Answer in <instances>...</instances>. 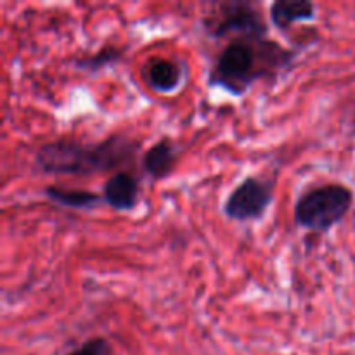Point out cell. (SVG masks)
Segmentation results:
<instances>
[{
  "mask_svg": "<svg viewBox=\"0 0 355 355\" xmlns=\"http://www.w3.org/2000/svg\"><path fill=\"white\" fill-rule=\"evenodd\" d=\"M298 51L272 38H231L211 62L207 85L243 97L257 82H276L290 71Z\"/></svg>",
  "mask_w": 355,
  "mask_h": 355,
  "instance_id": "6da1fadb",
  "label": "cell"
},
{
  "mask_svg": "<svg viewBox=\"0 0 355 355\" xmlns=\"http://www.w3.org/2000/svg\"><path fill=\"white\" fill-rule=\"evenodd\" d=\"M142 144L127 134H111L99 142L55 139L37 149L33 165L45 175L89 177L120 172L134 165Z\"/></svg>",
  "mask_w": 355,
  "mask_h": 355,
  "instance_id": "7a4b0ae2",
  "label": "cell"
},
{
  "mask_svg": "<svg viewBox=\"0 0 355 355\" xmlns=\"http://www.w3.org/2000/svg\"><path fill=\"white\" fill-rule=\"evenodd\" d=\"M354 201V191L345 184H321L298 196L293 207V220L305 231L326 234L349 215Z\"/></svg>",
  "mask_w": 355,
  "mask_h": 355,
  "instance_id": "3957f363",
  "label": "cell"
},
{
  "mask_svg": "<svg viewBox=\"0 0 355 355\" xmlns=\"http://www.w3.org/2000/svg\"><path fill=\"white\" fill-rule=\"evenodd\" d=\"M201 30L211 40L234 38H267L269 26L259 7L245 0L210 3L201 17Z\"/></svg>",
  "mask_w": 355,
  "mask_h": 355,
  "instance_id": "277c9868",
  "label": "cell"
},
{
  "mask_svg": "<svg viewBox=\"0 0 355 355\" xmlns=\"http://www.w3.org/2000/svg\"><path fill=\"white\" fill-rule=\"evenodd\" d=\"M276 198V180L248 175L229 193L222 205L225 218L239 224L257 222L266 217Z\"/></svg>",
  "mask_w": 355,
  "mask_h": 355,
  "instance_id": "5b68a950",
  "label": "cell"
},
{
  "mask_svg": "<svg viewBox=\"0 0 355 355\" xmlns=\"http://www.w3.org/2000/svg\"><path fill=\"white\" fill-rule=\"evenodd\" d=\"M187 68L184 62L168 58H149L142 68L146 85L156 94L172 96L186 82Z\"/></svg>",
  "mask_w": 355,
  "mask_h": 355,
  "instance_id": "8992f818",
  "label": "cell"
},
{
  "mask_svg": "<svg viewBox=\"0 0 355 355\" xmlns=\"http://www.w3.org/2000/svg\"><path fill=\"white\" fill-rule=\"evenodd\" d=\"M103 200L113 211H134L141 201V180L130 170L111 173L103 184Z\"/></svg>",
  "mask_w": 355,
  "mask_h": 355,
  "instance_id": "52a82bcc",
  "label": "cell"
},
{
  "mask_svg": "<svg viewBox=\"0 0 355 355\" xmlns=\"http://www.w3.org/2000/svg\"><path fill=\"white\" fill-rule=\"evenodd\" d=\"M180 158V146L172 137L165 135L156 141L151 148L142 153L141 168L151 180L166 179L175 170L177 162Z\"/></svg>",
  "mask_w": 355,
  "mask_h": 355,
  "instance_id": "ba28073f",
  "label": "cell"
},
{
  "mask_svg": "<svg viewBox=\"0 0 355 355\" xmlns=\"http://www.w3.org/2000/svg\"><path fill=\"white\" fill-rule=\"evenodd\" d=\"M318 17V6L311 0H276L269 7V21L276 30L286 31L297 23H311Z\"/></svg>",
  "mask_w": 355,
  "mask_h": 355,
  "instance_id": "9c48e42d",
  "label": "cell"
},
{
  "mask_svg": "<svg viewBox=\"0 0 355 355\" xmlns=\"http://www.w3.org/2000/svg\"><path fill=\"white\" fill-rule=\"evenodd\" d=\"M45 200L55 207L66 208L73 211H90L104 203L103 194H97L89 189H68L61 186H47L42 191Z\"/></svg>",
  "mask_w": 355,
  "mask_h": 355,
  "instance_id": "30bf717a",
  "label": "cell"
},
{
  "mask_svg": "<svg viewBox=\"0 0 355 355\" xmlns=\"http://www.w3.org/2000/svg\"><path fill=\"white\" fill-rule=\"evenodd\" d=\"M123 47H120V45H104V47H101L99 51L94 52V54L78 55L76 59H73V66H75L78 71L96 75V73L103 71L104 68L116 66L118 62L123 61Z\"/></svg>",
  "mask_w": 355,
  "mask_h": 355,
  "instance_id": "8fae6325",
  "label": "cell"
},
{
  "mask_svg": "<svg viewBox=\"0 0 355 355\" xmlns=\"http://www.w3.org/2000/svg\"><path fill=\"white\" fill-rule=\"evenodd\" d=\"M64 355H114V349L106 336H92Z\"/></svg>",
  "mask_w": 355,
  "mask_h": 355,
  "instance_id": "7c38bea8",
  "label": "cell"
}]
</instances>
